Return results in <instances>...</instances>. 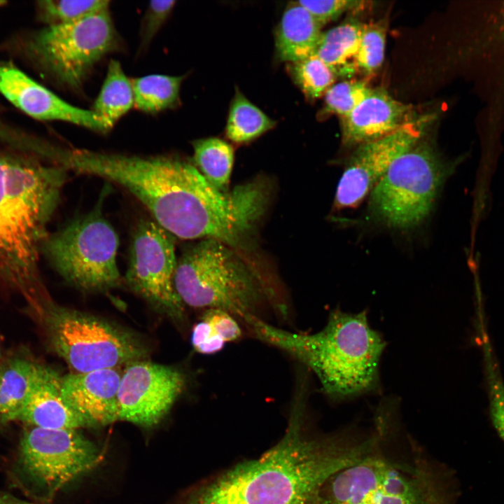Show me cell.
Listing matches in <instances>:
<instances>
[{"instance_id": "obj_1", "label": "cell", "mask_w": 504, "mask_h": 504, "mask_svg": "<svg viewBox=\"0 0 504 504\" xmlns=\"http://www.w3.org/2000/svg\"><path fill=\"white\" fill-rule=\"evenodd\" d=\"M304 388L298 387L275 445L192 488L180 504H309L331 476L359 461L370 449L361 432L309 430Z\"/></svg>"}, {"instance_id": "obj_2", "label": "cell", "mask_w": 504, "mask_h": 504, "mask_svg": "<svg viewBox=\"0 0 504 504\" xmlns=\"http://www.w3.org/2000/svg\"><path fill=\"white\" fill-rule=\"evenodd\" d=\"M35 157L0 151V283L22 295L38 316L50 301L39 254L67 170Z\"/></svg>"}, {"instance_id": "obj_3", "label": "cell", "mask_w": 504, "mask_h": 504, "mask_svg": "<svg viewBox=\"0 0 504 504\" xmlns=\"http://www.w3.org/2000/svg\"><path fill=\"white\" fill-rule=\"evenodd\" d=\"M392 417L375 446L331 476L309 504H455L454 477L407 437L397 442Z\"/></svg>"}, {"instance_id": "obj_4", "label": "cell", "mask_w": 504, "mask_h": 504, "mask_svg": "<svg viewBox=\"0 0 504 504\" xmlns=\"http://www.w3.org/2000/svg\"><path fill=\"white\" fill-rule=\"evenodd\" d=\"M245 325L258 340L276 347L310 369L330 399L343 401L377 391L379 367L386 342L372 328L363 310L335 309L318 332L299 333L249 316Z\"/></svg>"}, {"instance_id": "obj_5", "label": "cell", "mask_w": 504, "mask_h": 504, "mask_svg": "<svg viewBox=\"0 0 504 504\" xmlns=\"http://www.w3.org/2000/svg\"><path fill=\"white\" fill-rule=\"evenodd\" d=\"M50 160L67 171L99 176L124 187L146 206L160 226L186 239L189 203L200 175L190 163L169 157H141L54 146Z\"/></svg>"}, {"instance_id": "obj_6", "label": "cell", "mask_w": 504, "mask_h": 504, "mask_svg": "<svg viewBox=\"0 0 504 504\" xmlns=\"http://www.w3.org/2000/svg\"><path fill=\"white\" fill-rule=\"evenodd\" d=\"M174 284L184 304L218 309L241 318L259 317L271 301L264 280L225 244L204 239L177 261Z\"/></svg>"}, {"instance_id": "obj_7", "label": "cell", "mask_w": 504, "mask_h": 504, "mask_svg": "<svg viewBox=\"0 0 504 504\" xmlns=\"http://www.w3.org/2000/svg\"><path fill=\"white\" fill-rule=\"evenodd\" d=\"M39 319L50 346L74 372L117 368L144 358L148 352L133 332L51 302Z\"/></svg>"}, {"instance_id": "obj_8", "label": "cell", "mask_w": 504, "mask_h": 504, "mask_svg": "<svg viewBox=\"0 0 504 504\" xmlns=\"http://www.w3.org/2000/svg\"><path fill=\"white\" fill-rule=\"evenodd\" d=\"M452 168L419 140L393 162L372 190L370 212L391 227H416L430 214Z\"/></svg>"}, {"instance_id": "obj_9", "label": "cell", "mask_w": 504, "mask_h": 504, "mask_svg": "<svg viewBox=\"0 0 504 504\" xmlns=\"http://www.w3.org/2000/svg\"><path fill=\"white\" fill-rule=\"evenodd\" d=\"M118 244L113 227L94 209L48 234L41 253L71 285L84 291H103L120 281Z\"/></svg>"}, {"instance_id": "obj_10", "label": "cell", "mask_w": 504, "mask_h": 504, "mask_svg": "<svg viewBox=\"0 0 504 504\" xmlns=\"http://www.w3.org/2000/svg\"><path fill=\"white\" fill-rule=\"evenodd\" d=\"M118 46L108 8L79 21L48 26L34 37L31 50L59 82L78 88L94 66Z\"/></svg>"}, {"instance_id": "obj_11", "label": "cell", "mask_w": 504, "mask_h": 504, "mask_svg": "<svg viewBox=\"0 0 504 504\" xmlns=\"http://www.w3.org/2000/svg\"><path fill=\"white\" fill-rule=\"evenodd\" d=\"M102 459L101 450L78 429H45L30 426L20 445L23 474L51 497Z\"/></svg>"}, {"instance_id": "obj_12", "label": "cell", "mask_w": 504, "mask_h": 504, "mask_svg": "<svg viewBox=\"0 0 504 504\" xmlns=\"http://www.w3.org/2000/svg\"><path fill=\"white\" fill-rule=\"evenodd\" d=\"M173 236L155 221L141 220L132 236L125 281L157 309L182 321L185 304L174 284L177 260Z\"/></svg>"}, {"instance_id": "obj_13", "label": "cell", "mask_w": 504, "mask_h": 504, "mask_svg": "<svg viewBox=\"0 0 504 504\" xmlns=\"http://www.w3.org/2000/svg\"><path fill=\"white\" fill-rule=\"evenodd\" d=\"M186 377L178 369L139 360L127 365L118 391V420L144 426L158 424L183 393Z\"/></svg>"}, {"instance_id": "obj_14", "label": "cell", "mask_w": 504, "mask_h": 504, "mask_svg": "<svg viewBox=\"0 0 504 504\" xmlns=\"http://www.w3.org/2000/svg\"><path fill=\"white\" fill-rule=\"evenodd\" d=\"M421 123L411 120L381 139L358 145L338 183L336 207L356 206L370 195L393 162L420 140Z\"/></svg>"}, {"instance_id": "obj_15", "label": "cell", "mask_w": 504, "mask_h": 504, "mask_svg": "<svg viewBox=\"0 0 504 504\" xmlns=\"http://www.w3.org/2000/svg\"><path fill=\"white\" fill-rule=\"evenodd\" d=\"M0 93L29 116L60 120L105 133L104 122L92 110L71 105L16 67L0 62Z\"/></svg>"}, {"instance_id": "obj_16", "label": "cell", "mask_w": 504, "mask_h": 504, "mask_svg": "<svg viewBox=\"0 0 504 504\" xmlns=\"http://www.w3.org/2000/svg\"><path fill=\"white\" fill-rule=\"evenodd\" d=\"M121 374L117 368L66 374L62 377L63 398L90 427L113 423L118 420Z\"/></svg>"}, {"instance_id": "obj_17", "label": "cell", "mask_w": 504, "mask_h": 504, "mask_svg": "<svg viewBox=\"0 0 504 504\" xmlns=\"http://www.w3.org/2000/svg\"><path fill=\"white\" fill-rule=\"evenodd\" d=\"M412 108L385 90L371 93L347 116L341 118L342 139L347 146L381 139L411 121Z\"/></svg>"}, {"instance_id": "obj_18", "label": "cell", "mask_w": 504, "mask_h": 504, "mask_svg": "<svg viewBox=\"0 0 504 504\" xmlns=\"http://www.w3.org/2000/svg\"><path fill=\"white\" fill-rule=\"evenodd\" d=\"M62 377L52 369L38 364L26 403L18 420L45 429L90 427L65 402Z\"/></svg>"}, {"instance_id": "obj_19", "label": "cell", "mask_w": 504, "mask_h": 504, "mask_svg": "<svg viewBox=\"0 0 504 504\" xmlns=\"http://www.w3.org/2000/svg\"><path fill=\"white\" fill-rule=\"evenodd\" d=\"M321 27L298 1L290 3L276 31L275 48L278 58L293 63L314 55Z\"/></svg>"}, {"instance_id": "obj_20", "label": "cell", "mask_w": 504, "mask_h": 504, "mask_svg": "<svg viewBox=\"0 0 504 504\" xmlns=\"http://www.w3.org/2000/svg\"><path fill=\"white\" fill-rule=\"evenodd\" d=\"M37 365L22 357L0 363V426L18 419L28 398Z\"/></svg>"}, {"instance_id": "obj_21", "label": "cell", "mask_w": 504, "mask_h": 504, "mask_svg": "<svg viewBox=\"0 0 504 504\" xmlns=\"http://www.w3.org/2000/svg\"><path fill=\"white\" fill-rule=\"evenodd\" d=\"M134 105L132 80L125 74L120 63L111 59L92 111L110 130Z\"/></svg>"}, {"instance_id": "obj_22", "label": "cell", "mask_w": 504, "mask_h": 504, "mask_svg": "<svg viewBox=\"0 0 504 504\" xmlns=\"http://www.w3.org/2000/svg\"><path fill=\"white\" fill-rule=\"evenodd\" d=\"M362 24L347 22L322 32L315 54L336 74H349L356 69V55Z\"/></svg>"}, {"instance_id": "obj_23", "label": "cell", "mask_w": 504, "mask_h": 504, "mask_svg": "<svg viewBox=\"0 0 504 504\" xmlns=\"http://www.w3.org/2000/svg\"><path fill=\"white\" fill-rule=\"evenodd\" d=\"M194 160L202 176L221 192L229 191L234 150L226 141L209 137L192 142Z\"/></svg>"}, {"instance_id": "obj_24", "label": "cell", "mask_w": 504, "mask_h": 504, "mask_svg": "<svg viewBox=\"0 0 504 504\" xmlns=\"http://www.w3.org/2000/svg\"><path fill=\"white\" fill-rule=\"evenodd\" d=\"M183 76L150 74L132 80L134 106L145 113H157L176 105Z\"/></svg>"}, {"instance_id": "obj_25", "label": "cell", "mask_w": 504, "mask_h": 504, "mask_svg": "<svg viewBox=\"0 0 504 504\" xmlns=\"http://www.w3.org/2000/svg\"><path fill=\"white\" fill-rule=\"evenodd\" d=\"M275 125L274 120L236 90L225 127V134L230 140L239 144L249 141L272 129Z\"/></svg>"}, {"instance_id": "obj_26", "label": "cell", "mask_w": 504, "mask_h": 504, "mask_svg": "<svg viewBox=\"0 0 504 504\" xmlns=\"http://www.w3.org/2000/svg\"><path fill=\"white\" fill-rule=\"evenodd\" d=\"M288 70L296 85L309 99L322 96L334 84L336 74L316 54L289 63Z\"/></svg>"}, {"instance_id": "obj_27", "label": "cell", "mask_w": 504, "mask_h": 504, "mask_svg": "<svg viewBox=\"0 0 504 504\" xmlns=\"http://www.w3.org/2000/svg\"><path fill=\"white\" fill-rule=\"evenodd\" d=\"M39 15L48 26L73 23L108 8L106 0H45L38 2Z\"/></svg>"}, {"instance_id": "obj_28", "label": "cell", "mask_w": 504, "mask_h": 504, "mask_svg": "<svg viewBox=\"0 0 504 504\" xmlns=\"http://www.w3.org/2000/svg\"><path fill=\"white\" fill-rule=\"evenodd\" d=\"M386 27L381 22L362 24L360 38L354 57L356 68L370 74L382 65L385 52Z\"/></svg>"}, {"instance_id": "obj_29", "label": "cell", "mask_w": 504, "mask_h": 504, "mask_svg": "<svg viewBox=\"0 0 504 504\" xmlns=\"http://www.w3.org/2000/svg\"><path fill=\"white\" fill-rule=\"evenodd\" d=\"M363 80H344L333 84L324 94L326 113L344 118L349 115L372 92Z\"/></svg>"}, {"instance_id": "obj_30", "label": "cell", "mask_w": 504, "mask_h": 504, "mask_svg": "<svg viewBox=\"0 0 504 504\" xmlns=\"http://www.w3.org/2000/svg\"><path fill=\"white\" fill-rule=\"evenodd\" d=\"M315 20L321 26L337 18L344 12L364 10L369 1L356 0L299 1Z\"/></svg>"}, {"instance_id": "obj_31", "label": "cell", "mask_w": 504, "mask_h": 504, "mask_svg": "<svg viewBox=\"0 0 504 504\" xmlns=\"http://www.w3.org/2000/svg\"><path fill=\"white\" fill-rule=\"evenodd\" d=\"M486 372L491 419L504 441V384L496 368H490Z\"/></svg>"}, {"instance_id": "obj_32", "label": "cell", "mask_w": 504, "mask_h": 504, "mask_svg": "<svg viewBox=\"0 0 504 504\" xmlns=\"http://www.w3.org/2000/svg\"><path fill=\"white\" fill-rule=\"evenodd\" d=\"M175 1H152L143 19L141 29V47L146 48L167 19Z\"/></svg>"}, {"instance_id": "obj_33", "label": "cell", "mask_w": 504, "mask_h": 504, "mask_svg": "<svg viewBox=\"0 0 504 504\" xmlns=\"http://www.w3.org/2000/svg\"><path fill=\"white\" fill-rule=\"evenodd\" d=\"M202 320L207 322L225 342H233L241 337L242 332L234 316L218 309H205Z\"/></svg>"}, {"instance_id": "obj_34", "label": "cell", "mask_w": 504, "mask_h": 504, "mask_svg": "<svg viewBox=\"0 0 504 504\" xmlns=\"http://www.w3.org/2000/svg\"><path fill=\"white\" fill-rule=\"evenodd\" d=\"M191 344L197 353L209 355L221 351L225 342L207 322L201 319L192 328Z\"/></svg>"}, {"instance_id": "obj_35", "label": "cell", "mask_w": 504, "mask_h": 504, "mask_svg": "<svg viewBox=\"0 0 504 504\" xmlns=\"http://www.w3.org/2000/svg\"><path fill=\"white\" fill-rule=\"evenodd\" d=\"M0 504H34L22 500L8 493L0 491Z\"/></svg>"}, {"instance_id": "obj_36", "label": "cell", "mask_w": 504, "mask_h": 504, "mask_svg": "<svg viewBox=\"0 0 504 504\" xmlns=\"http://www.w3.org/2000/svg\"><path fill=\"white\" fill-rule=\"evenodd\" d=\"M4 3H5L4 1H0V4H4Z\"/></svg>"}]
</instances>
